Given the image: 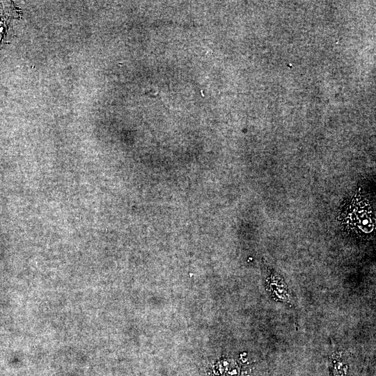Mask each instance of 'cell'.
Masks as SVG:
<instances>
[{"mask_svg": "<svg viewBox=\"0 0 376 376\" xmlns=\"http://www.w3.org/2000/svg\"><path fill=\"white\" fill-rule=\"evenodd\" d=\"M351 204V203H350ZM347 212L346 222L350 225V228L368 233L373 229V218L369 205L358 198L354 199L352 203L348 207Z\"/></svg>", "mask_w": 376, "mask_h": 376, "instance_id": "1", "label": "cell"}, {"mask_svg": "<svg viewBox=\"0 0 376 376\" xmlns=\"http://www.w3.org/2000/svg\"><path fill=\"white\" fill-rule=\"evenodd\" d=\"M274 299L283 302L290 301V293L285 281L280 276L272 274L267 279V289Z\"/></svg>", "mask_w": 376, "mask_h": 376, "instance_id": "2", "label": "cell"}]
</instances>
